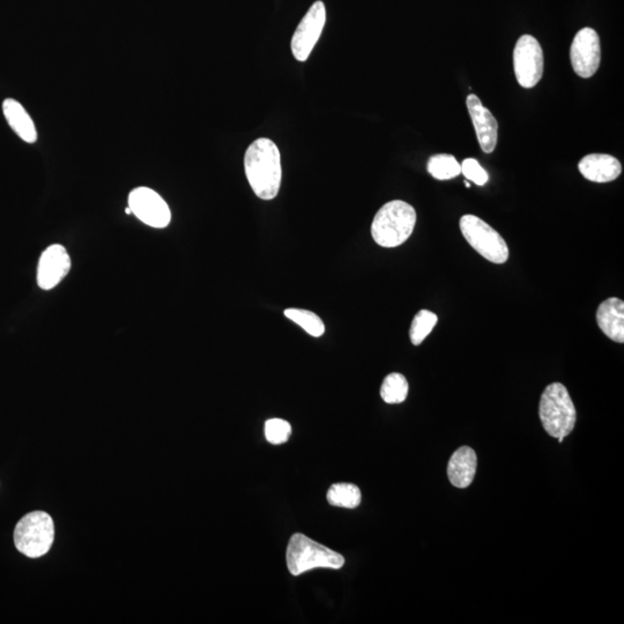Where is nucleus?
<instances>
[{"label": "nucleus", "instance_id": "f257e3e1", "mask_svg": "<svg viewBox=\"0 0 624 624\" xmlns=\"http://www.w3.org/2000/svg\"><path fill=\"white\" fill-rule=\"evenodd\" d=\"M245 175L257 196L272 200L281 187V155L278 146L267 138L257 139L244 157Z\"/></svg>", "mask_w": 624, "mask_h": 624}, {"label": "nucleus", "instance_id": "f03ea898", "mask_svg": "<svg viewBox=\"0 0 624 624\" xmlns=\"http://www.w3.org/2000/svg\"><path fill=\"white\" fill-rule=\"evenodd\" d=\"M415 225L414 207L403 200H392L374 215L372 235L381 247L397 248L411 237Z\"/></svg>", "mask_w": 624, "mask_h": 624}, {"label": "nucleus", "instance_id": "7ed1b4c3", "mask_svg": "<svg viewBox=\"0 0 624 624\" xmlns=\"http://www.w3.org/2000/svg\"><path fill=\"white\" fill-rule=\"evenodd\" d=\"M539 416L543 429L551 437L566 438L576 426V408L561 383L548 385L541 396Z\"/></svg>", "mask_w": 624, "mask_h": 624}, {"label": "nucleus", "instance_id": "20e7f679", "mask_svg": "<svg viewBox=\"0 0 624 624\" xmlns=\"http://www.w3.org/2000/svg\"><path fill=\"white\" fill-rule=\"evenodd\" d=\"M287 566L293 576L317 568L342 569L345 558L308 536L297 533L291 536L286 551Z\"/></svg>", "mask_w": 624, "mask_h": 624}, {"label": "nucleus", "instance_id": "39448f33", "mask_svg": "<svg viewBox=\"0 0 624 624\" xmlns=\"http://www.w3.org/2000/svg\"><path fill=\"white\" fill-rule=\"evenodd\" d=\"M55 539V524L50 514L34 512L22 517L14 529V543L21 554L41 558L50 551Z\"/></svg>", "mask_w": 624, "mask_h": 624}, {"label": "nucleus", "instance_id": "423d86ee", "mask_svg": "<svg viewBox=\"0 0 624 624\" xmlns=\"http://www.w3.org/2000/svg\"><path fill=\"white\" fill-rule=\"evenodd\" d=\"M459 225L465 240L479 255L494 264L506 263L510 255L508 244L493 227L472 214L461 217Z\"/></svg>", "mask_w": 624, "mask_h": 624}, {"label": "nucleus", "instance_id": "0eeeda50", "mask_svg": "<svg viewBox=\"0 0 624 624\" xmlns=\"http://www.w3.org/2000/svg\"><path fill=\"white\" fill-rule=\"evenodd\" d=\"M513 69L518 83L524 89L538 85L543 74V51L535 37L523 35L517 41Z\"/></svg>", "mask_w": 624, "mask_h": 624}, {"label": "nucleus", "instance_id": "6e6552de", "mask_svg": "<svg viewBox=\"0 0 624 624\" xmlns=\"http://www.w3.org/2000/svg\"><path fill=\"white\" fill-rule=\"evenodd\" d=\"M325 22H327V9L324 3L312 4L291 39V51L298 62H305L309 58L323 32Z\"/></svg>", "mask_w": 624, "mask_h": 624}, {"label": "nucleus", "instance_id": "1a4fd4ad", "mask_svg": "<svg viewBox=\"0 0 624 624\" xmlns=\"http://www.w3.org/2000/svg\"><path fill=\"white\" fill-rule=\"evenodd\" d=\"M128 207L140 221L153 228H166L172 220L168 204L152 189H135L128 196Z\"/></svg>", "mask_w": 624, "mask_h": 624}, {"label": "nucleus", "instance_id": "9d476101", "mask_svg": "<svg viewBox=\"0 0 624 624\" xmlns=\"http://www.w3.org/2000/svg\"><path fill=\"white\" fill-rule=\"evenodd\" d=\"M571 65L574 73L589 79L600 66L601 47L599 35L595 29L582 28L574 36L570 49Z\"/></svg>", "mask_w": 624, "mask_h": 624}, {"label": "nucleus", "instance_id": "9b49d317", "mask_svg": "<svg viewBox=\"0 0 624 624\" xmlns=\"http://www.w3.org/2000/svg\"><path fill=\"white\" fill-rule=\"evenodd\" d=\"M71 270V258L63 245L54 244L41 255L37 267V283L40 289L50 290L63 281Z\"/></svg>", "mask_w": 624, "mask_h": 624}, {"label": "nucleus", "instance_id": "f8f14e48", "mask_svg": "<svg viewBox=\"0 0 624 624\" xmlns=\"http://www.w3.org/2000/svg\"><path fill=\"white\" fill-rule=\"evenodd\" d=\"M466 105L474 125L476 137L483 152L493 153L497 145L498 124L497 119L474 94L467 97Z\"/></svg>", "mask_w": 624, "mask_h": 624}, {"label": "nucleus", "instance_id": "ddd939ff", "mask_svg": "<svg viewBox=\"0 0 624 624\" xmlns=\"http://www.w3.org/2000/svg\"><path fill=\"white\" fill-rule=\"evenodd\" d=\"M578 169L586 180L595 183H608L618 179L622 166L618 158L610 154H589L582 158Z\"/></svg>", "mask_w": 624, "mask_h": 624}, {"label": "nucleus", "instance_id": "4468645a", "mask_svg": "<svg viewBox=\"0 0 624 624\" xmlns=\"http://www.w3.org/2000/svg\"><path fill=\"white\" fill-rule=\"evenodd\" d=\"M597 323L604 335L612 342L624 343V302L618 297L607 298L597 310Z\"/></svg>", "mask_w": 624, "mask_h": 624}, {"label": "nucleus", "instance_id": "2eb2a0df", "mask_svg": "<svg viewBox=\"0 0 624 624\" xmlns=\"http://www.w3.org/2000/svg\"><path fill=\"white\" fill-rule=\"evenodd\" d=\"M476 467H478V457L474 450L470 446H461L450 458L448 465L450 482L461 489L467 488L474 480Z\"/></svg>", "mask_w": 624, "mask_h": 624}, {"label": "nucleus", "instance_id": "dca6fc26", "mask_svg": "<svg viewBox=\"0 0 624 624\" xmlns=\"http://www.w3.org/2000/svg\"><path fill=\"white\" fill-rule=\"evenodd\" d=\"M4 116L9 123L11 128L18 135L19 138L28 143H34L37 140L35 124L30 119L29 113L22 107V104L13 98H7L3 104Z\"/></svg>", "mask_w": 624, "mask_h": 624}, {"label": "nucleus", "instance_id": "f3484780", "mask_svg": "<svg viewBox=\"0 0 624 624\" xmlns=\"http://www.w3.org/2000/svg\"><path fill=\"white\" fill-rule=\"evenodd\" d=\"M327 502L339 508L355 509L361 505V490L353 483H335L327 491Z\"/></svg>", "mask_w": 624, "mask_h": 624}, {"label": "nucleus", "instance_id": "a211bd4d", "mask_svg": "<svg viewBox=\"0 0 624 624\" xmlns=\"http://www.w3.org/2000/svg\"><path fill=\"white\" fill-rule=\"evenodd\" d=\"M428 173L434 179L448 181L455 179L461 173V166L453 155L437 154L431 157L427 166Z\"/></svg>", "mask_w": 624, "mask_h": 624}, {"label": "nucleus", "instance_id": "6ab92c4d", "mask_svg": "<svg viewBox=\"0 0 624 624\" xmlns=\"http://www.w3.org/2000/svg\"><path fill=\"white\" fill-rule=\"evenodd\" d=\"M408 389V381L404 374H389L381 384V399L387 404H402L407 398Z\"/></svg>", "mask_w": 624, "mask_h": 624}, {"label": "nucleus", "instance_id": "aec40b11", "mask_svg": "<svg viewBox=\"0 0 624 624\" xmlns=\"http://www.w3.org/2000/svg\"><path fill=\"white\" fill-rule=\"evenodd\" d=\"M283 313H285L287 319L294 321L298 327L304 328L308 335L315 336V338H320L325 333L323 320L315 312L293 308L285 310Z\"/></svg>", "mask_w": 624, "mask_h": 624}, {"label": "nucleus", "instance_id": "412c9836", "mask_svg": "<svg viewBox=\"0 0 624 624\" xmlns=\"http://www.w3.org/2000/svg\"><path fill=\"white\" fill-rule=\"evenodd\" d=\"M438 321L437 315L429 310H421L412 321L410 336L411 342L414 346L421 345L425 342L434 327H436Z\"/></svg>", "mask_w": 624, "mask_h": 624}, {"label": "nucleus", "instance_id": "4be33fe9", "mask_svg": "<svg viewBox=\"0 0 624 624\" xmlns=\"http://www.w3.org/2000/svg\"><path fill=\"white\" fill-rule=\"evenodd\" d=\"M291 427L282 419H271L265 423V437L271 444H282L289 440Z\"/></svg>", "mask_w": 624, "mask_h": 624}, {"label": "nucleus", "instance_id": "5701e85b", "mask_svg": "<svg viewBox=\"0 0 624 624\" xmlns=\"http://www.w3.org/2000/svg\"><path fill=\"white\" fill-rule=\"evenodd\" d=\"M460 166L463 175L466 177L468 181H472L473 183L480 185V187L485 185L488 180H489L486 170L480 166L475 158H466Z\"/></svg>", "mask_w": 624, "mask_h": 624}, {"label": "nucleus", "instance_id": "b1692460", "mask_svg": "<svg viewBox=\"0 0 624 624\" xmlns=\"http://www.w3.org/2000/svg\"><path fill=\"white\" fill-rule=\"evenodd\" d=\"M465 185H466V188H470V187H471V184L468 183V181H465Z\"/></svg>", "mask_w": 624, "mask_h": 624}]
</instances>
